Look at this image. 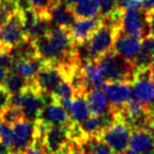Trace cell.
Returning a JSON list of instances; mask_svg holds the SVG:
<instances>
[{"label":"cell","mask_w":154,"mask_h":154,"mask_svg":"<svg viewBox=\"0 0 154 154\" xmlns=\"http://www.w3.org/2000/svg\"><path fill=\"white\" fill-rule=\"evenodd\" d=\"M0 47H2V45H0Z\"/></svg>","instance_id":"39"},{"label":"cell","mask_w":154,"mask_h":154,"mask_svg":"<svg viewBox=\"0 0 154 154\" xmlns=\"http://www.w3.org/2000/svg\"><path fill=\"white\" fill-rule=\"evenodd\" d=\"M24 39L26 38L22 26L21 11L19 10L5 26L0 28V45L11 50Z\"/></svg>","instance_id":"8"},{"label":"cell","mask_w":154,"mask_h":154,"mask_svg":"<svg viewBox=\"0 0 154 154\" xmlns=\"http://www.w3.org/2000/svg\"><path fill=\"white\" fill-rule=\"evenodd\" d=\"M131 132L132 130L130 127L124 120L117 117L99 137L113 150L115 154H124L129 149Z\"/></svg>","instance_id":"3"},{"label":"cell","mask_w":154,"mask_h":154,"mask_svg":"<svg viewBox=\"0 0 154 154\" xmlns=\"http://www.w3.org/2000/svg\"><path fill=\"white\" fill-rule=\"evenodd\" d=\"M98 62L103 69L105 82H127L132 85L136 74L134 66L113 50L101 56Z\"/></svg>","instance_id":"1"},{"label":"cell","mask_w":154,"mask_h":154,"mask_svg":"<svg viewBox=\"0 0 154 154\" xmlns=\"http://www.w3.org/2000/svg\"><path fill=\"white\" fill-rule=\"evenodd\" d=\"M73 13L76 18H90L98 17L100 14L99 0H78L73 7Z\"/></svg>","instance_id":"21"},{"label":"cell","mask_w":154,"mask_h":154,"mask_svg":"<svg viewBox=\"0 0 154 154\" xmlns=\"http://www.w3.org/2000/svg\"><path fill=\"white\" fill-rule=\"evenodd\" d=\"M87 105L92 116H98L111 111L112 107L106 96L105 92L101 89H96L86 95Z\"/></svg>","instance_id":"15"},{"label":"cell","mask_w":154,"mask_h":154,"mask_svg":"<svg viewBox=\"0 0 154 154\" xmlns=\"http://www.w3.org/2000/svg\"><path fill=\"white\" fill-rule=\"evenodd\" d=\"M37 122H41L45 127H50V126L68 127L72 125L69 113L61 106L58 105L56 101H52V103L45 106V108L41 111Z\"/></svg>","instance_id":"10"},{"label":"cell","mask_w":154,"mask_h":154,"mask_svg":"<svg viewBox=\"0 0 154 154\" xmlns=\"http://www.w3.org/2000/svg\"><path fill=\"white\" fill-rule=\"evenodd\" d=\"M8 72H9V71L5 70V69L0 68V87H1L3 85V82H5V77H7Z\"/></svg>","instance_id":"34"},{"label":"cell","mask_w":154,"mask_h":154,"mask_svg":"<svg viewBox=\"0 0 154 154\" xmlns=\"http://www.w3.org/2000/svg\"><path fill=\"white\" fill-rule=\"evenodd\" d=\"M24 116L21 109L13 107V106H8L5 109L2 110L1 116H0V122H3L8 125H15L16 122L23 119Z\"/></svg>","instance_id":"24"},{"label":"cell","mask_w":154,"mask_h":154,"mask_svg":"<svg viewBox=\"0 0 154 154\" xmlns=\"http://www.w3.org/2000/svg\"><path fill=\"white\" fill-rule=\"evenodd\" d=\"M45 64V62L40 57H34L31 59L21 60V61L15 62L12 70L15 71L17 74L21 75L26 79H33L35 75L37 74L39 70Z\"/></svg>","instance_id":"20"},{"label":"cell","mask_w":154,"mask_h":154,"mask_svg":"<svg viewBox=\"0 0 154 154\" xmlns=\"http://www.w3.org/2000/svg\"><path fill=\"white\" fill-rule=\"evenodd\" d=\"M10 98H11V95L1 86L0 87V110L5 109L10 105Z\"/></svg>","instance_id":"31"},{"label":"cell","mask_w":154,"mask_h":154,"mask_svg":"<svg viewBox=\"0 0 154 154\" xmlns=\"http://www.w3.org/2000/svg\"><path fill=\"white\" fill-rule=\"evenodd\" d=\"M132 88L135 98L154 111V82L151 79L149 69L136 71Z\"/></svg>","instance_id":"6"},{"label":"cell","mask_w":154,"mask_h":154,"mask_svg":"<svg viewBox=\"0 0 154 154\" xmlns=\"http://www.w3.org/2000/svg\"><path fill=\"white\" fill-rule=\"evenodd\" d=\"M63 80H66V75L62 69L49 63H45L33 78L36 88L42 94L48 95H52L54 90Z\"/></svg>","instance_id":"4"},{"label":"cell","mask_w":154,"mask_h":154,"mask_svg":"<svg viewBox=\"0 0 154 154\" xmlns=\"http://www.w3.org/2000/svg\"><path fill=\"white\" fill-rule=\"evenodd\" d=\"M124 154H137V153H136V152H134V151H132L131 149H128Z\"/></svg>","instance_id":"37"},{"label":"cell","mask_w":154,"mask_h":154,"mask_svg":"<svg viewBox=\"0 0 154 154\" xmlns=\"http://www.w3.org/2000/svg\"><path fill=\"white\" fill-rule=\"evenodd\" d=\"M118 33L128 37H134L143 40L149 35V26L147 21V11L127 10L122 12Z\"/></svg>","instance_id":"2"},{"label":"cell","mask_w":154,"mask_h":154,"mask_svg":"<svg viewBox=\"0 0 154 154\" xmlns=\"http://www.w3.org/2000/svg\"><path fill=\"white\" fill-rule=\"evenodd\" d=\"M75 91L69 80H63L52 93V98L55 100L62 98H74Z\"/></svg>","instance_id":"25"},{"label":"cell","mask_w":154,"mask_h":154,"mask_svg":"<svg viewBox=\"0 0 154 154\" xmlns=\"http://www.w3.org/2000/svg\"><path fill=\"white\" fill-rule=\"evenodd\" d=\"M13 138H14V132L11 125H8L3 122H0V141L11 149L12 143H13Z\"/></svg>","instance_id":"27"},{"label":"cell","mask_w":154,"mask_h":154,"mask_svg":"<svg viewBox=\"0 0 154 154\" xmlns=\"http://www.w3.org/2000/svg\"><path fill=\"white\" fill-rule=\"evenodd\" d=\"M101 17L90 18V19H84V18H76L74 23L70 28L71 35L75 43H82L89 40L90 36L101 26Z\"/></svg>","instance_id":"11"},{"label":"cell","mask_w":154,"mask_h":154,"mask_svg":"<svg viewBox=\"0 0 154 154\" xmlns=\"http://www.w3.org/2000/svg\"><path fill=\"white\" fill-rule=\"evenodd\" d=\"M70 140V126H50L45 128L43 141L50 154H63Z\"/></svg>","instance_id":"7"},{"label":"cell","mask_w":154,"mask_h":154,"mask_svg":"<svg viewBox=\"0 0 154 154\" xmlns=\"http://www.w3.org/2000/svg\"><path fill=\"white\" fill-rule=\"evenodd\" d=\"M69 115H70L72 125H75V126H79L85 120L88 119L90 116V111H89L88 105H87L86 95H75Z\"/></svg>","instance_id":"18"},{"label":"cell","mask_w":154,"mask_h":154,"mask_svg":"<svg viewBox=\"0 0 154 154\" xmlns=\"http://www.w3.org/2000/svg\"><path fill=\"white\" fill-rule=\"evenodd\" d=\"M18 11V5L13 0H0V28L5 26Z\"/></svg>","instance_id":"23"},{"label":"cell","mask_w":154,"mask_h":154,"mask_svg":"<svg viewBox=\"0 0 154 154\" xmlns=\"http://www.w3.org/2000/svg\"><path fill=\"white\" fill-rule=\"evenodd\" d=\"M141 47V39L128 37L120 33H116L113 43V51L125 59L133 62Z\"/></svg>","instance_id":"12"},{"label":"cell","mask_w":154,"mask_h":154,"mask_svg":"<svg viewBox=\"0 0 154 154\" xmlns=\"http://www.w3.org/2000/svg\"><path fill=\"white\" fill-rule=\"evenodd\" d=\"M82 72L84 76L86 95L96 89H101L103 85V69L98 60H89L82 64Z\"/></svg>","instance_id":"13"},{"label":"cell","mask_w":154,"mask_h":154,"mask_svg":"<svg viewBox=\"0 0 154 154\" xmlns=\"http://www.w3.org/2000/svg\"><path fill=\"white\" fill-rule=\"evenodd\" d=\"M26 1L30 8L43 15H50V10L57 2L56 0H26Z\"/></svg>","instance_id":"26"},{"label":"cell","mask_w":154,"mask_h":154,"mask_svg":"<svg viewBox=\"0 0 154 154\" xmlns=\"http://www.w3.org/2000/svg\"><path fill=\"white\" fill-rule=\"evenodd\" d=\"M14 62L10 54V50L5 47H0V68L10 71L13 69Z\"/></svg>","instance_id":"29"},{"label":"cell","mask_w":154,"mask_h":154,"mask_svg":"<svg viewBox=\"0 0 154 154\" xmlns=\"http://www.w3.org/2000/svg\"><path fill=\"white\" fill-rule=\"evenodd\" d=\"M50 18L53 26H61L66 29H70L76 20L72 8L60 2H56L50 10Z\"/></svg>","instance_id":"14"},{"label":"cell","mask_w":154,"mask_h":154,"mask_svg":"<svg viewBox=\"0 0 154 154\" xmlns=\"http://www.w3.org/2000/svg\"><path fill=\"white\" fill-rule=\"evenodd\" d=\"M117 8L119 11L143 9V0H117Z\"/></svg>","instance_id":"30"},{"label":"cell","mask_w":154,"mask_h":154,"mask_svg":"<svg viewBox=\"0 0 154 154\" xmlns=\"http://www.w3.org/2000/svg\"><path fill=\"white\" fill-rule=\"evenodd\" d=\"M150 70V76H151V79L154 82V62L151 64V66L149 68Z\"/></svg>","instance_id":"36"},{"label":"cell","mask_w":154,"mask_h":154,"mask_svg":"<svg viewBox=\"0 0 154 154\" xmlns=\"http://www.w3.org/2000/svg\"><path fill=\"white\" fill-rule=\"evenodd\" d=\"M56 1H57V2H60V3H63V5H68V7H70L73 9V7L76 5L78 0H56Z\"/></svg>","instance_id":"33"},{"label":"cell","mask_w":154,"mask_h":154,"mask_svg":"<svg viewBox=\"0 0 154 154\" xmlns=\"http://www.w3.org/2000/svg\"><path fill=\"white\" fill-rule=\"evenodd\" d=\"M14 138L11 147L12 154H23L36 138V122L21 119L13 125Z\"/></svg>","instance_id":"5"},{"label":"cell","mask_w":154,"mask_h":154,"mask_svg":"<svg viewBox=\"0 0 154 154\" xmlns=\"http://www.w3.org/2000/svg\"><path fill=\"white\" fill-rule=\"evenodd\" d=\"M76 140L79 143L82 154H115L99 136L82 135Z\"/></svg>","instance_id":"17"},{"label":"cell","mask_w":154,"mask_h":154,"mask_svg":"<svg viewBox=\"0 0 154 154\" xmlns=\"http://www.w3.org/2000/svg\"><path fill=\"white\" fill-rule=\"evenodd\" d=\"M0 154H12L11 149L8 146L3 145L2 143H0Z\"/></svg>","instance_id":"35"},{"label":"cell","mask_w":154,"mask_h":154,"mask_svg":"<svg viewBox=\"0 0 154 154\" xmlns=\"http://www.w3.org/2000/svg\"><path fill=\"white\" fill-rule=\"evenodd\" d=\"M101 90L105 92L109 103L113 109H122L133 98V88L127 82H103Z\"/></svg>","instance_id":"9"},{"label":"cell","mask_w":154,"mask_h":154,"mask_svg":"<svg viewBox=\"0 0 154 154\" xmlns=\"http://www.w3.org/2000/svg\"><path fill=\"white\" fill-rule=\"evenodd\" d=\"M10 54H11V57L13 59L14 63L18 61H21V60L31 59V58H34L38 56L37 55L36 49H35L34 42L29 40V39H24L23 41H21L17 45L12 48L10 50Z\"/></svg>","instance_id":"22"},{"label":"cell","mask_w":154,"mask_h":154,"mask_svg":"<svg viewBox=\"0 0 154 154\" xmlns=\"http://www.w3.org/2000/svg\"><path fill=\"white\" fill-rule=\"evenodd\" d=\"M1 112H2V110H0V116H1Z\"/></svg>","instance_id":"38"},{"label":"cell","mask_w":154,"mask_h":154,"mask_svg":"<svg viewBox=\"0 0 154 154\" xmlns=\"http://www.w3.org/2000/svg\"><path fill=\"white\" fill-rule=\"evenodd\" d=\"M154 62V38L147 36L141 40V47L136 58L132 62L135 70H146Z\"/></svg>","instance_id":"16"},{"label":"cell","mask_w":154,"mask_h":154,"mask_svg":"<svg viewBox=\"0 0 154 154\" xmlns=\"http://www.w3.org/2000/svg\"><path fill=\"white\" fill-rule=\"evenodd\" d=\"M31 84H32V79H26L21 75L17 74L15 71L10 70L3 82L2 87L11 96H13L26 91L31 87Z\"/></svg>","instance_id":"19"},{"label":"cell","mask_w":154,"mask_h":154,"mask_svg":"<svg viewBox=\"0 0 154 154\" xmlns=\"http://www.w3.org/2000/svg\"><path fill=\"white\" fill-rule=\"evenodd\" d=\"M147 21L149 26V35L154 38V9L147 12Z\"/></svg>","instance_id":"32"},{"label":"cell","mask_w":154,"mask_h":154,"mask_svg":"<svg viewBox=\"0 0 154 154\" xmlns=\"http://www.w3.org/2000/svg\"><path fill=\"white\" fill-rule=\"evenodd\" d=\"M100 17H108L118 11L117 0H99Z\"/></svg>","instance_id":"28"}]
</instances>
